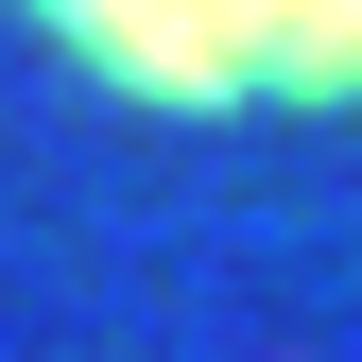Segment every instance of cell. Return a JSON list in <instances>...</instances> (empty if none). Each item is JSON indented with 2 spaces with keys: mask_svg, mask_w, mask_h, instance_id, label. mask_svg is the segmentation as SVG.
<instances>
[{
  "mask_svg": "<svg viewBox=\"0 0 362 362\" xmlns=\"http://www.w3.org/2000/svg\"><path fill=\"white\" fill-rule=\"evenodd\" d=\"M121 86H362V0H52Z\"/></svg>",
  "mask_w": 362,
  "mask_h": 362,
  "instance_id": "1",
  "label": "cell"
}]
</instances>
